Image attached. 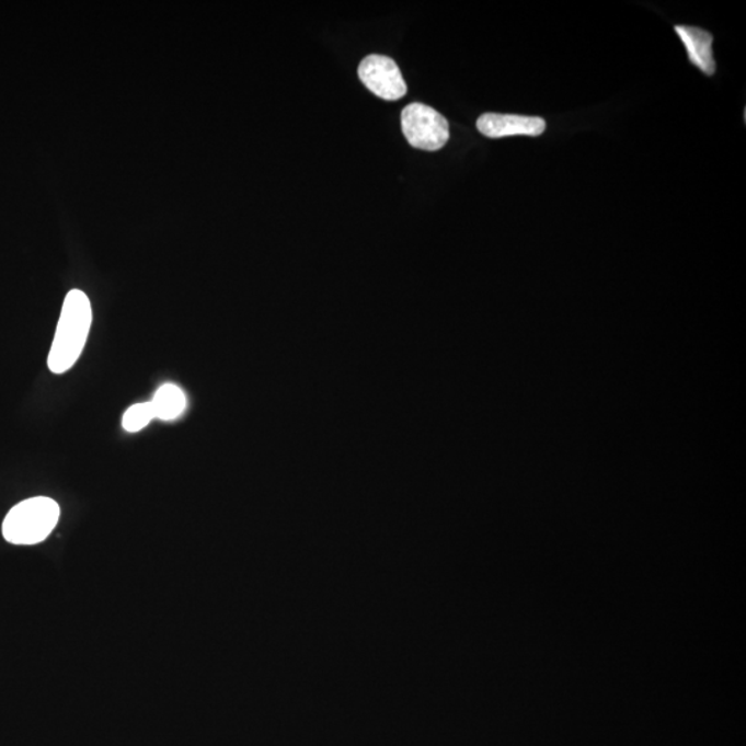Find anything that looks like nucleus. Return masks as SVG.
Segmentation results:
<instances>
[{"label":"nucleus","mask_w":746,"mask_h":746,"mask_svg":"<svg viewBox=\"0 0 746 746\" xmlns=\"http://www.w3.org/2000/svg\"><path fill=\"white\" fill-rule=\"evenodd\" d=\"M92 320V306L88 296L78 289L68 292L47 358L50 372L65 374L77 364L87 345Z\"/></svg>","instance_id":"f257e3e1"},{"label":"nucleus","mask_w":746,"mask_h":746,"mask_svg":"<svg viewBox=\"0 0 746 746\" xmlns=\"http://www.w3.org/2000/svg\"><path fill=\"white\" fill-rule=\"evenodd\" d=\"M60 506L47 496L30 497L10 509L2 524L9 543L31 547L44 542L55 530Z\"/></svg>","instance_id":"f03ea898"},{"label":"nucleus","mask_w":746,"mask_h":746,"mask_svg":"<svg viewBox=\"0 0 746 746\" xmlns=\"http://www.w3.org/2000/svg\"><path fill=\"white\" fill-rule=\"evenodd\" d=\"M478 129L489 139H502L509 136H541L547 129V122L539 116L509 114H483L478 119Z\"/></svg>","instance_id":"39448f33"},{"label":"nucleus","mask_w":746,"mask_h":746,"mask_svg":"<svg viewBox=\"0 0 746 746\" xmlns=\"http://www.w3.org/2000/svg\"><path fill=\"white\" fill-rule=\"evenodd\" d=\"M358 77L375 96L389 102L404 97L409 90L399 66L388 56L365 57L358 67Z\"/></svg>","instance_id":"20e7f679"},{"label":"nucleus","mask_w":746,"mask_h":746,"mask_svg":"<svg viewBox=\"0 0 746 746\" xmlns=\"http://www.w3.org/2000/svg\"><path fill=\"white\" fill-rule=\"evenodd\" d=\"M152 420H156V414H153L151 402H141V404L131 405L125 412L122 426L126 432L137 433L150 425Z\"/></svg>","instance_id":"6e6552de"},{"label":"nucleus","mask_w":746,"mask_h":746,"mask_svg":"<svg viewBox=\"0 0 746 746\" xmlns=\"http://www.w3.org/2000/svg\"><path fill=\"white\" fill-rule=\"evenodd\" d=\"M151 405L157 420L169 422L177 420L183 414L187 400L182 389L176 385L168 383L158 389Z\"/></svg>","instance_id":"0eeeda50"},{"label":"nucleus","mask_w":746,"mask_h":746,"mask_svg":"<svg viewBox=\"0 0 746 746\" xmlns=\"http://www.w3.org/2000/svg\"><path fill=\"white\" fill-rule=\"evenodd\" d=\"M402 134L417 150L438 151L449 140V124L438 111L426 104L412 103L402 110Z\"/></svg>","instance_id":"7ed1b4c3"},{"label":"nucleus","mask_w":746,"mask_h":746,"mask_svg":"<svg viewBox=\"0 0 746 746\" xmlns=\"http://www.w3.org/2000/svg\"><path fill=\"white\" fill-rule=\"evenodd\" d=\"M675 31L689 53L691 65L700 68L705 76L712 77L716 72L712 51L713 36L697 26L677 25Z\"/></svg>","instance_id":"423d86ee"}]
</instances>
